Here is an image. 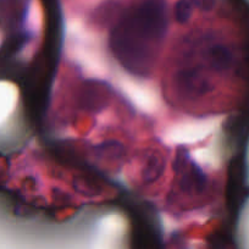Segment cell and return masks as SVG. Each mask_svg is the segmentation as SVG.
<instances>
[{
    "label": "cell",
    "instance_id": "obj_1",
    "mask_svg": "<svg viewBox=\"0 0 249 249\" xmlns=\"http://www.w3.org/2000/svg\"><path fill=\"white\" fill-rule=\"evenodd\" d=\"M166 32L164 1L143 0L128 9L112 28L110 50L128 73L147 77L159 59Z\"/></svg>",
    "mask_w": 249,
    "mask_h": 249
},
{
    "label": "cell",
    "instance_id": "obj_2",
    "mask_svg": "<svg viewBox=\"0 0 249 249\" xmlns=\"http://www.w3.org/2000/svg\"><path fill=\"white\" fill-rule=\"evenodd\" d=\"M171 190L167 196L169 204L182 210L197 209L207 204L209 193L208 176L183 149L177 152Z\"/></svg>",
    "mask_w": 249,
    "mask_h": 249
},
{
    "label": "cell",
    "instance_id": "obj_3",
    "mask_svg": "<svg viewBox=\"0 0 249 249\" xmlns=\"http://www.w3.org/2000/svg\"><path fill=\"white\" fill-rule=\"evenodd\" d=\"M166 157L160 148H148L142 153L138 161V176L143 184L155 183L165 170Z\"/></svg>",
    "mask_w": 249,
    "mask_h": 249
},
{
    "label": "cell",
    "instance_id": "obj_4",
    "mask_svg": "<svg viewBox=\"0 0 249 249\" xmlns=\"http://www.w3.org/2000/svg\"><path fill=\"white\" fill-rule=\"evenodd\" d=\"M94 154L102 162H107V166L112 167L120 161L124 154V147L120 142L115 140H109L103 142L94 149Z\"/></svg>",
    "mask_w": 249,
    "mask_h": 249
},
{
    "label": "cell",
    "instance_id": "obj_5",
    "mask_svg": "<svg viewBox=\"0 0 249 249\" xmlns=\"http://www.w3.org/2000/svg\"><path fill=\"white\" fill-rule=\"evenodd\" d=\"M193 9L195 6L192 5L190 0H178L175 6V18L177 22L186 23L192 16Z\"/></svg>",
    "mask_w": 249,
    "mask_h": 249
},
{
    "label": "cell",
    "instance_id": "obj_6",
    "mask_svg": "<svg viewBox=\"0 0 249 249\" xmlns=\"http://www.w3.org/2000/svg\"><path fill=\"white\" fill-rule=\"evenodd\" d=\"M193 6H197V8L202 9V10L208 11L214 6L215 0H190Z\"/></svg>",
    "mask_w": 249,
    "mask_h": 249
}]
</instances>
